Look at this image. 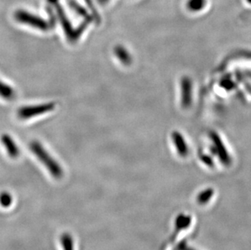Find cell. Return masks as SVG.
I'll list each match as a JSON object with an SVG mask.
<instances>
[{"mask_svg":"<svg viewBox=\"0 0 251 250\" xmlns=\"http://www.w3.org/2000/svg\"><path fill=\"white\" fill-rule=\"evenodd\" d=\"M69 5H70V7H71L77 14L80 15L81 17L86 18V19L88 20H90L89 14H88L87 12H86V10H85L84 7H81V5L77 3L76 1L70 0Z\"/></svg>","mask_w":251,"mask_h":250,"instance_id":"14","label":"cell"},{"mask_svg":"<svg viewBox=\"0 0 251 250\" xmlns=\"http://www.w3.org/2000/svg\"><path fill=\"white\" fill-rule=\"evenodd\" d=\"M16 97V91L7 83L0 80V98L7 101H12Z\"/></svg>","mask_w":251,"mask_h":250,"instance_id":"10","label":"cell"},{"mask_svg":"<svg viewBox=\"0 0 251 250\" xmlns=\"http://www.w3.org/2000/svg\"><path fill=\"white\" fill-rule=\"evenodd\" d=\"M29 149L31 152L36 156V158L43 163V166L48 169L50 175L53 178L56 179H61L64 175V172L61 166L55 159L52 158V156L48 153L47 150L43 147V145L38 141H33L29 144Z\"/></svg>","mask_w":251,"mask_h":250,"instance_id":"1","label":"cell"},{"mask_svg":"<svg viewBox=\"0 0 251 250\" xmlns=\"http://www.w3.org/2000/svg\"><path fill=\"white\" fill-rule=\"evenodd\" d=\"M50 1L54 4L55 11H56L57 17L59 19V23L61 25L62 28L64 29V33H65V35L68 38V41L71 43H76L78 41L81 34L83 33L85 28L87 27L88 24H89V22H90V20H85V22L81 23L77 28H74L61 6L59 5V2H57V0H50Z\"/></svg>","mask_w":251,"mask_h":250,"instance_id":"2","label":"cell"},{"mask_svg":"<svg viewBox=\"0 0 251 250\" xmlns=\"http://www.w3.org/2000/svg\"><path fill=\"white\" fill-rule=\"evenodd\" d=\"M1 142L7 150V154L9 155L10 158H17L19 157L21 153L19 147H17V143L10 135L2 134L1 136Z\"/></svg>","mask_w":251,"mask_h":250,"instance_id":"7","label":"cell"},{"mask_svg":"<svg viewBox=\"0 0 251 250\" xmlns=\"http://www.w3.org/2000/svg\"><path fill=\"white\" fill-rule=\"evenodd\" d=\"M210 137H211L215 153L218 156L221 163L225 166L230 165L231 164V157H230L227 148L225 147V143L221 139V137L216 132H212Z\"/></svg>","mask_w":251,"mask_h":250,"instance_id":"5","label":"cell"},{"mask_svg":"<svg viewBox=\"0 0 251 250\" xmlns=\"http://www.w3.org/2000/svg\"><path fill=\"white\" fill-rule=\"evenodd\" d=\"M214 191L211 189H206L203 192H201V194L198 196V202L199 204H206L210 199L212 198Z\"/></svg>","mask_w":251,"mask_h":250,"instance_id":"15","label":"cell"},{"mask_svg":"<svg viewBox=\"0 0 251 250\" xmlns=\"http://www.w3.org/2000/svg\"><path fill=\"white\" fill-rule=\"evenodd\" d=\"M190 221H191V220H190V217L180 215L176 220V226H177L178 228H184L185 226H189Z\"/></svg>","mask_w":251,"mask_h":250,"instance_id":"16","label":"cell"},{"mask_svg":"<svg viewBox=\"0 0 251 250\" xmlns=\"http://www.w3.org/2000/svg\"><path fill=\"white\" fill-rule=\"evenodd\" d=\"M107 1H108V0H99V2H100V3H101V4H104Z\"/></svg>","mask_w":251,"mask_h":250,"instance_id":"18","label":"cell"},{"mask_svg":"<svg viewBox=\"0 0 251 250\" xmlns=\"http://www.w3.org/2000/svg\"><path fill=\"white\" fill-rule=\"evenodd\" d=\"M60 244L63 250H74V238L71 234L64 232L60 236Z\"/></svg>","mask_w":251,"mask_h":250,"instance_id":"11","label":"cell"},{"mask_svg":"<svg viewBox=\"0 0 251 250\" xmlns=\"http://www.w3.org/2000/svg\"><path fill=\"white\" fill-rule=\"evenodd\" d=\"M55 102L39 104L34 106H25L20 107L17 111V116L20 120H28L35 116H41L43 114L49 113L55 110Z\"/></svg>","mask_w":251,"mask_h":250,"instance_id":"4","label":"cell"},{"mask_svg":"<svg viewBox=\"0 0 251 250\" xmlns=\"http://www.w3.org/2000/svg\"><path fill=\"white\" fill-rule=\"evenodd\" d=\"M247 1H248V2H249L250 3H251V0H247Z\"/></svg>","mask_w":251,"mask_h":250,"instance_id":"19","label":"cell"},{"mask_svg":"<svg viewBox=\"0 0 251 250\" xmlns=\"http://www.w3.org/2000/svg\"><path fill=\"white\" fill-rule=\"evenodd\" d=\"M13 202V198L8 192L0 194V205L3 208H9Z\"/></svg>","mask_w":251,"mask_h":250,"instance_id":"13","label":"cell"},{"mask_svg":"<svg viewBox=\"0 0 251 250\" xmlns=\"http://www.w3.org/2000/svg\"><path fill=\"white\" fill-rule=\"evenodd\" d=\"M15 19L17 22L26 25L41 31H48L52 27L51 22L43 19L42 17L27 12L25 10H17L15 12Z\"/></svg>","mask_w":251,"mask_h":250,"instance_id":"3","label":"cell"},{"mask_svg":"<svg viewBox=\"0 0 251 250\" xmlns=\"http://www.w3.org/2000/svg\"><path fill=\"white\" fill-rule=\"evenodd\" d=\"M206 0H189L188 2V8L193 12H198L203 9L206 6Z\"/></svg>","mask_w":251,"mask_h":250,"instance_id":"12","label":"cell"},{"mask_svg":"<svg viewBox=\"0 0 251 250\" xmlns=\"http://www.w3.org/2000/svg\"><path fill=\"white\" fill-rule=\"evenodd\" d=\"M172 139H173V144L175 146L176 150L179 153V155L185 157L189 153V147L187 143L185 142V138L183 135L178 131H174L172 133Z\"/></svg>","mask_w":251,"mask_h":250,"instance_id":"8","label":"cell"},{"mask_svg":"<svg viewBox=\"0 0 251 250\" xmlns=\"http://www.w3.org/2000/svg\"><path fill=\"white\" fill-rule=\"evenodd\" d=\"M179 250H192V249L190 248L189 246H186V245H185V244H181L180 246V248H179Z\"/></svg>","mask_w":251,"mask_h":250,"instance_id":"17","label":"cell"},{"mask_svg":"<svg viewBox=\"0 0 251 250\" xmlns=\"http://www.w3.org/2000/svg\"><path fill=\"white\" fill-rule=\"evenodd\" d=\"M114 54L116 58L119 59V61L124 65H130L133 61L130 53L128 51L125 47L121 45H117L114 48Z\"/></svg>","mask_w":251,"mask_h":250,"instance_id":"9","label":"cell"},{"mask_svg":"<svg viewBox=\"0 0 251 250\" xmlns=\"http://www.w3.org/2000/svg\"><path fill=\"white\" fill-rule=\"evenodd\" d=\"M181 105L184 108H189L193 100L192 80L188 76H184L181 80Z\"/></svg>","mask_w":251,"mask_h":250,"instance_id":"6","label":"cell"}]
</instances>
